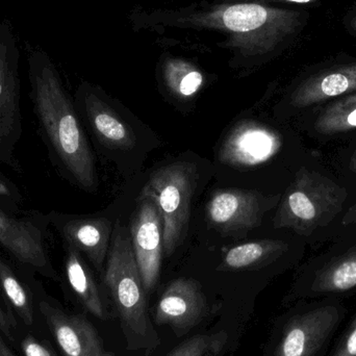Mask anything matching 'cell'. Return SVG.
Returning a JSON list of instances; mask_svg holds the SVG:
<instances>
[{"mask_svg": "<svg viewBox=\"0 0 356 356\" xmlns=\"http://www.w3.org/2000/svg\"><path fill=\"white\" fill-rule=\"evenodd\" d=\"M309 13L252 2L158 10L144 25L211 29L228 35L227 45L246 58H264L290 45L307 24Z\"/></svg>", "mask_w": 356, "mask_h": 356, "instance_id": "6da1fadb", "label": "cell"}, {"mask_svg": "<svg viewBox=\"0 0 356 356\" xmlns=\"http://www.w3.org/2000/svg\"><path fill=\"white\" fill-rule=\"evenodd\" d=\"M33 114L50 160L67 179L87 192L98 186L95 158L76 108L49 71L33 85Z\"/></svg>", "mask_w": 356, "mask_h": 356, "instance_id": "7a4b0ae2", "label": "cell"}, {"mask_svg": "<svg viewBox=\"0 0 356 356\" xmlns=\"http://www.w3.org/2000/svg\"><path fill=\"white\" fill-rule=\"evenodd\" d=\"M104 284L120 315L129 349H154L160 342L148 317L145 286L134 254L131 234L119 223L113 232Z\"/></svg>", "mask_w": 356, "mask_h": 356, "instance_id": "3957f363", "label": "cell"}, {"mask_svg": "<svg viewBox=\"0 0 356 356\" xmlns=\"http://www.w3.org/2000/svg\"><path fill=\"white\" fill-rule=\"evenodd\" d=\"M347 316L341 299H300L280 319L270 356H327Z\"/></svg>", "mask_w": 356, "mask_h": 356, "instance_id": "277c9868", "label": "cell"}, {"mask_svg": "<svg viewBox=\"0 0 356 356\" xmlns=\"http://www.w3.org/2000/svg\"><path fill=\"white\" fill-rule=\"evenodd\" d=\"M347 196V191L334 180L302 169L280 201L274 226L293 230L300 236H311L336 218Z\"/></svg>", "mask_w": 356, "mask_h": 356, "instance_id": "5b68a950", "label": "cell"}, {"mask_svg": "<svg viewBox=\"0 0 356 356\" xmlns=\"http://www.w3.org/2000/svg\"><path fill=\"white\" fill-rule=\"evenodd\" d=\"M198 181V171L192 163L175 162L150 175L140 198L154 199L164 225V253L172 255L188 232L191 201Z\"/></svg>", "mask_w": 356, "mask_h": 356, "instance_id": "8992f818", "label": "cell"}, {"mask_svg": "<svg viewBox=\"0 0 356 356\" xmlns=\"http://www.w3.org/2000/svg\"><path fill=\"white\" fill-rule=\"evenodd\" d=\"M49 228L46 213L25 211L15 215L0 207V248L23 267L58 280L50 259Z\"/></svg>", "mask_w": 356, "mask_h": 356, "instance_id": "52a82bcc", "label": "cell"}, {"mask_svg": "<svg viewBox=\"0 0 356 356\" xmlns=\"http://www.w3.org/2000/svg\"><path fill=\"white\" fill-rule=\"evenodd\" d=\"M278 201V195L265 196L257 191L219 190L207 202V219L220 234L241 238L259 227L265 213Z\"/></svg>", "mask_w": 356, "mask_h": 356, "instance_id": "ba28073f", "label": "cell"}, {"mask_svg": "<svg viewBox=\"0 0 356 356\" xmlns=\"http://www.w3.org/2000/svg\"><path fill=\"white\" fill-rule=\"evenodd\" d=\"M46 216L50 227L58 232L63 243L77 249L96 271H104L114 232L110 220L93 216L69 215L56 211H48Z\"/></svg>", "mask_w": 356, "mask_h": 356, "instance_id": "9c48e42d", "label": "cell"}, {"mask_svg": "<svg viewBox=\"0 0 356 356\" xmlns=\"http://www.w3.org/2000/svg\"><path fill=\"white\" fill-rule=\"evenodd\" d=\"M139 209L131 226V245L146 292L156 288L164 253V225L154 199H139Z\"/></svg>", "mask_w": 356, "mask_h": 356, "instance_id": "30bf717a", "label": "cell"}, {"mask_svg": "<svg viewBox=\"0 0 356 356\" xmlns=\"http://www.w3.org/2000/svg\"><path fill=\"white\" fill-rule=\"evenodd\" d=\"M282 146L280 136L259 123L245 121L232 129L222 143L219 160L238 168L259 166L271 160Z\"/></svg>", "mask_w": 356, "mask_h": 356, "instance_id": "8fae6325", "label": "cell"}, {"mask_svg": "<svg viewBox=\"0 0 356 356\" xmlns=\"http://www.w3.org/2000/svg\"><path fill=\"white\" fill-rule=\"evenodd\" d=\"M207 312V297L198 282L178 278L167 286L159 300L156 323L170 326L178 336H181L196 326Z\"/></svg>", "mask_w": 356, "mask_h": 356, "instance_id": "7c38bea8", "label": "cell"}, {"mask_svg": "<svg viewBox=\"0 0 356 356\" xmlns=\"http://www.w3.org/2000/svg\"><path fill=\"white\" fill-rule=\"evenodd\" d=\"M353 294H356V248L303 276L289 300L342 299Z\"/></svg>", "mask_w": 356, "mask_h": 356, "instance_id": "4fadbf2b", "label": "cell"}, {"mask_svg": "<svg viewBox=\"0 0 356 356\" xmlns=\"http://www.w3.org/2000/svg\"><path fill=\"white\" fill-rule=\"evenodd\" d=\"M39 309L65 356H108L95 328L85 318L64 313L47 301L40 302Z\"/></svg>", "mask_w": 356, "mask_h": 356, "instance_id": "5bb4252c", "label": "cell"}, {"mask_svg": "<svg viewBox=\"0 0 356 356\" xmlns=\"http://www.w3.org/2000/svg\"><path fill=\"white\" fill-rule=\"evenodd\" d=\"M23 135L20 96L16 77L0 68V165L21 172L16 150Z\"/></svg>", "mask_w": 356, "mask_h": 356, "instance_id": "9a60e30c", "label": "cell"}, {"mask_svg": "<svg viewBox=\"0 0 356 356\" xmlns=\"http://www.w3.org/2000/svg\"><path fill=\"white\" fill-rule=\"evenodd\" d=\"M356 92V63L337 65L313 73L293 92L291 102L307 108Z\"/></svg>", "mask_w": 356, "mask_h": 356, "instance_id": "2e32d148", "label": "cell"}, {"mask_svg": "<svg viewBox=\"0 0 356 356\" xmlns=\"http://www.w3.org/2000/svg\"><path fill=\"white\" fill-rule=\"evenodd\" d=\"M79 108L94 135L106 147L129 150L135 147L136 137L131 127L97 94L86 90L81 94Z\"/></svg>", "mask_w": 356, "mask_h": 356, "instance_id": "e0dca14e", "label": "cell"}, {"mask_svg": "<svg viewBox=\"0 0 356 356\" xmlns=\"http://www.w3.org/2000/svg\"><path fill=\"white\" fill-rule=\"evenodd\" d=\"M64 274L67 284L81 305L100 320L108 318L99 289L83 255L71 245L65 244Z\"/></svg>", "mask_w": 356, "mask_h": 356, "instance_id": "ac0fdd59", "label": "cell"}, {"mask_svg": "<svg viewBox=\"0 0 356 356\" xmlns=\"http://www.w3.org/2000/svg\"><path fill=\"white\" fill-rule=\"evenodd\" d=\"M288 248L286 243L277 240L245 243L230 249L218 269L221 271H240L265 267L282 257Z\"/></svg>", "mask_w": 356, "mask_h": 356, "instance_id": "d6986e66", "label": "cell"}, {"mask_svg": "<svg viewBox=\"0 0 356 356\" xmlns=\"http://www.w3.org/2000/svg\"><path fill=\"white\" fill-rule=\"evenodd\" d=\"M23 266L10 259L0 248V291L13 309L26 325L33 323V305L31 293L21 277Z\"/></svg>", "mask_w": 356, "mask_h": 356, "instance_id": "ffe728a7", "label": "cell"}, {"mask_svg": "<svg viewBox=\"0 0 356 356\" xmlns=\"http://www.w3.org/2000/svg\"><path fill=\"white\" fill-rule=\"evenodd\" d=\"M316 129L323 135L356 129V93L345 96L328 106L318 118Z\"/></svg>", "mask_w": 356, "mask_h": 356, "instance_id": "44dd1931", "label": "cell"}, {"mask_svg": "<svg viewBox=\"0 0 356 356\" xmlns=\"http://www.w3.org/2000/svg\"><path fill=\"white\" fill-rule=\"evenodd\" d=\"M164 76L169 89L181 98L192 97L204 83V77L198 69L180 60L167 62Z\"/></svg>", "mask_w": 356, "mask_h": 356, "instance_id": "7402d4cb", "label": "cell"}, {"mask_svg": "<svg viewBox=\"0 0 356 356\" xmlns=\"http://www.w3.org/2000/svg\"><path fill=\"white\" fill-rule=\"evenodd\" d=\"M225 332L197 334L175 347L167 356H219L227 343Z\"/></svg>", "mask_w": 356, "mask_h": 356, "instance_id": "603a6c76", "label": "cell"}, {"mask_svg": "<svg viewBox=\"0 0 356 356\" xmlns=\"http://www.w3.org/2000/svg\"><path fill=\"white\" fill-rule=\"evenodd\" d=\"M25 199L18 186L0 171V207L10 213H24Z\"/></svg>", "mask_w": 356, "mask_h": 356, "instance_id": "cb8c5ba5", "label": "cell"}, {"mask_svg": "<svg viewBox=\"0 0 356 356\" xmlns=\"http://www.w3.org/2000/svg\"><path fill=\"white\" fill-rule=\"evenodd\" d=\"M327 356H356V309L344 330L334 339Z\"/></svg>", "mask_w": 356, "mask_h": 356, "instance_id": "d4e9b609", "label": "cell"}, {"mask_svg": "<svg viewBox=\"0 0 356 356\" xmlns=\"http://www.w3.org/2000/svg\"><path fill=\"white\" fill-rule=\"evenodd\" d=\"M23 355L25 356H56L51 349L40 342L35 337L29 334L21 342Z\"/></svg>", "mask_w": 356, "mask_h": 356, "instance_id": "484cf974", "label": "cell"}, {"mask_svg": "<svg viewBox=\"0 0 356 356\" xmlns=\"http://www.w3.org/2000/svg\"><path fill=\"white\" fill-rule=\"evenodd\" d=\"M236 2H252V3L268 4L273 2L282 3L297 4V6H315L321 2V0H220V3H236Z\"/></svg>", "mask_w": 356, "mask_h": 356, "instance_id": "4316f807", "label": "cell"}, {"mask_svg": "<svg viewBox=\"0 0 356 356\" xmlns=\"http://www.w3.org/2000/svg\"><path fill=\"white\" fill-rule=\"evenodd\" d=\"M1 293V291H0ZM15 320L13 319L10 314L6 313L1 305H0V332L4 337L13 340V334H14Z\"/></svg>", "mask_w": 356, "mask_h": 356, "instance_id": "83f0119b", "label": "cell"}, {"mask_svg": "<svg viewBox=\"0 0 356 356\" xmlns=\"http://www.w3.org/2000/svg\"><path fill=\"white\" fill-rule=\"evenodd\" d=\"M345 29L350 33L351 35L356 38V6L355 8H351L346 15H345L344 20Z\"/></svg>", "mask_w": 356, "mask_h": 356, "instance_id": "f1b7e54d", "label": "cell"}, {"mask_svg": "<svg viewBox=\"0 0 356 356\" xmlns=\"http://www.w3.org/2000/svg\"><path fill=\"white\" fill-rule=\"evenodd\" d=\"M343 225H356V205L343 218Z\"/></svg>", "mask_w": 356, "mask_h": 356, "instance_id": "f546056e", "label": "cell"}, {"mask_svg": "<svg viewBox=\"0 0 356 356\" xmlns=\"http://www.w3.org/2000/svg\"><path fill=\"white\" fill-rule=\"evenodd\" d=\"M0 356H15L6 342L2 340L1 337H0Z\"/></svg>", "mask_w": 356, "mask_h": 356, "instance_id": "4dcf8cb0", "label": "cell"}, {"mask_svg": "<svg viewBox=\"0 0 356 356\" xmlns=\"http://www.w3.org/2000/svg\"><path fill=\"white\" fill-rule=\"evenodd\" d=\"M350 167L351 169L356 172V152L355 156H353V159H351Z\"/></svg>", "mask_w": 356, "mask_h": 356, "instance_id": "1f68e13d", "label": "cell"}]
</instances>
